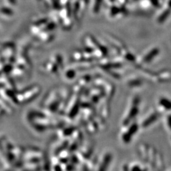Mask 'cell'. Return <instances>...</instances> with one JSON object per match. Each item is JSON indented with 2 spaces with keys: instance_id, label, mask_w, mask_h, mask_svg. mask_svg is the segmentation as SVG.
Listing matches in <instances>:
<instances>
[{
  "instance_id": "6da1fadb",
  "label": "cell",
  "mask_w": 171,
  "mask_h": 171,
  "mask_svg": "<svg viewBox=\"0 0 171 171\" xmlns=\"http://www.w3.org/2000/svg\"><path fill=\"white\" fill-rule=\"evenodd\" d=\"M138 130V126L136 123H134L131 126L130 128L129 129V130L127 132L124 134L123 136V140L124 142L126 143H129L131 140V139L133 136H134V134H135Z\"/></svg>"
},
{
  "instance_id": "7a4b0ae2",
  "label": "cell",
  "mask_w": 171,
  "mask_h": 171,
  "mask_svg": "<svg viewBox=\"0 0 171 171\" xmlns=\"http://www.w3.org/2000/svg\"><path fill=\"white\" fill-rule=\"evenodd\" d=\"M138 100L136 99L134 100V103L133 104V106L131 108V110L129 113V115L127 116V117L126 119V121L125 123L126 124H128L129 122L131 121H132L133 119L136 117V115H138Z\"/></svg>"
},
{
  "instance_id": "3957f363",
  "label": "cell",
  "mask_w": 171,
  "mask_h": 171,
  "mask_svg": "<svg viewBox=\"0 0 171 171\" xmlns=\"http://www.w3.org/2000/svg\"><path fill=\"white\" fill-rule=\"evenodd\" d=\"M158 118V113H154L152 115L149 116L146 120H145L143 122V126L146 127L149 126L150 125H151L152 123H153L155 121H156Z\"/></svg>"
},
{
  "instance_id": "277c9868",
  "label": "cell",
  "mask_w": 171,
  "mask_h": 171,
  "mask_svg": "<svg viewBox=\"0 0 171 171\" xmlns=\"http://www.w3.org/2000/svg\"><path fill=\"white\" fill-rule=\"evenodd\" d=\"M160 105L165 110H171V101L167 98H161L159 101Z\"/></svg>"
},
{
  "instance_id": "5b68a950",
  "label": "cell",
  "mask_w": 171,
  "mask_h": 171,
  "mask_svg": "<svg viewBox=\"0 0 171 171\" xmlns=\"http://www.w3.org/2000/svg\"><path fill=\"white\" fill-rule=\"evenodd\" d=\"M131 171H147V169H143L138 165H134L131 169Z\"/></svg>"
},
{
  "instance_id": "8992f818",
  "label": "cell",
  "mask_w": 171,
  "mask_h": 171,
  "mask_svg": "<svg viewBox=\"0 0 171 171\" xmlns=\"http://www.w3.org/2000/svg\"><path fill=\"white\" fill-rule=\"evenodd\" d=\"M167 125L171 130V115H169L167 117Z\"/></svg>"
}]
</instances>
